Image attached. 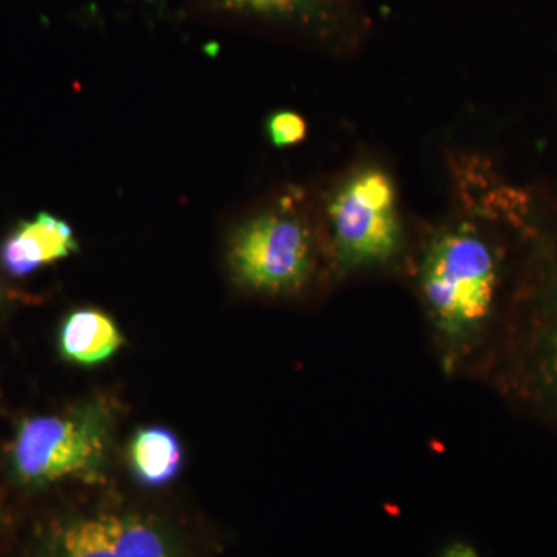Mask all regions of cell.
<instances>
[{
    "instance_id": "8fae6325",
    "label": "cell",
    "mask_w": 557,
    "mask_h": 557,
    "mask_svg": "<svg viewBox=\"0 0 557 557\" xmlns=\"http://www.w3.org/2000/svg\"><path fill=\"white\" fill-rule=\"evenodd\" d=\"M545 369H547L549 384L557 398V318L549 330L547 344H545Z\"/></svg>"
},
{
    "instance_id": "5b68a950",
    "label": "cell",
    "mask_w": 557,
    "mask_h": 557,
    "mask_svg": "<svg viewBox=\"0 0 557 557\" xmlns=\"http://www.w3.org/2000/svg\"><path fill=\"white\" fill-rule=\"evenodd\" d=\"M394 183L381 171L355 175L330 205V220L343 259L354 265L381 262L398 247Z\"/></svg>"
},
{
    "instance_id": "30bf717a",
    "label": "cell",
    "mask_w": 557,
    "mask_h": 557,
    "mask_svg": "<svg viewBox=\"0 0 557 557\" xmlns=\"http://www.w3.org/2000/svg\"><path fill=\"white\" fill-rule=\"evenodd\" d=\"M269 134L271 141L278 148L298 145L307 135V124L295 112H278L269 121Z\"/></svg>"
},
{
    "instance_id": "7c38bea8",
    "label": "cell",
    "mask_w": 557,
    "mask_h": 557,
    "mask_svg": "<svg viewBox=\"0 0 557 557\" xmlns=\"http://www.w3.org/2000/svg\"><path fill=\"white\" fill-rule=\"evenodd\" d=\"M446 557H475V555L469 548L458 547L450 549Z\"/></svg>"
},
{
    "instance_id": "277c9868",
    "label": "cell",
    "mask_w": 557,
    "mask_h": 557,
    "mask_svg": "<svg viewBox=\"0 0 557 557\" xmlns=\"http://www.w3.org/2000/svg\"><path fill=\"white\" fill-rule=\"evenodd\" d=\"M38 557H182L177 541L138 512L95 511L57 523Z\"/></svg>"
},
{
    "instance_id": "3957f363",
    "label": "cell",
    "mask_w": 557,
    "mask_h": 557,
    "mask_svg": "<svg viewBox=\"0 0 557 557\" xmlns=\"http://www.w3.org/2000/svg\"><path fill=\"white\" fill-rule=\"evenodd\" d=\"M311 251L302 222L285 212H269L237 231L230 260L240 284L256 292L287 293L309 277Z\"/></svg>"
},
{
    "instance_id": "7a4b0ae2",
    "label": "cell",
    "mask_w": 557,
    "mask_h": 557,
    "mask_svg": "<svg viewBox=\"0 0 557 557\" xmlns=\"http://www.w3.org/2000/svg\"><path fill=\"white\" fill-rule=\"evenodd\" d=\"M421 284L440 329L449 336L469 335L493 307L496 255L474 231H453L429 249Z\"/></svg>"
},
{
    "instance_id": "8992f818",
    "label": "cell",
    "mask_w": 557,
    "mask_h": 557,
    "mask_svg": "<svg viewBox=\"0 0 557 557\" xmlns=\"http://www.w3.org/2000/svg\"><path fill=\"white\" fill-rule=\"evenodd\" d=\"M76 249L78 242L67 223L40 212L11 234L0 249V260L13 276H25L47 263L69 258Z\"/></svg>"
},
{
    "instance_id": "ba28073f",
    "label": "cell",
    "mask_w": 557,
    "mask_h": 557,
    "mask_svg": "<svg viewBox=\"0 0 557 557\" xmlns=\"http://www.w3.org/2000/svg\"><path fill=\"white\" fill-rule=\"evenodd\" d=\"M127 456L135 479L148 486L166 485L183 463L177 435L160 426L139 429L131 440Z\"/></svg>"
},
{
    "instance_id": "52a82bcc",
    "label": "cell",
    "mask_w": 557,
    "mask_h": 557,
    "mask_svg": "<svg viewBox=\"0 0 557 557\" xmlns=\"http://www.w3.org/2000/svg\"><path fill=\"white\" fill-rule=\"evenodd\" d=\"M120 329L100 310L81 309L70 313L60 330L62 358L79 366L108 361L123 346Z\"/></svg>"
},
{
    "instance_id": "9c48e42d",
    "label": "cell",
    "mask_w": 557,
    "mask_h": 557,
    "mask_svg": "<svg viewBox=\"0 0 557 557\" xmlns=\"http://www.w3.org/2000/svg\"><path fill=\"white\" fill-rule=\"evenodd\" d=\"M225 9L277 17H310L318 0H220Z\"/></svg>"
},
{
    "instance_id": "6da1fadb",
    "label": "cell",
    "mask_w": 557,
    "mask_h": 557,
    "mask_svg": "<svg viewBox=\"0 0 557 557\" xmlns=\"http://www.w3.org/2000/svg\"><path fill=\"white\" fill-rule=\"evenodd\" d=\"M113 424L115 409L102 398L28 418L11 442V475L33 490L70 479L98 482L108 471Z\"/></svg>"
}]
</instances>
